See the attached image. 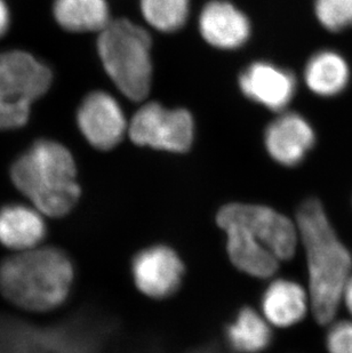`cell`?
<instances>
[{
    "mask_svg": "<svg viewBox=\"0 0 352 353\" xmlns=\"http://www.w3.org/2000/svg\"><path fill=\"white\" fill-rule=\"evenodd\" d=\"M297 225L308 260L310 304L317 321L326 325L335 316L351 276V254L333 230L318 200L301 205Z\"/></svg>",
    "mask_w": 352,
    "mask_h": 353,
    "instance_id": "obj_1",
    "label": "cell"
},
{
    "mask_svg": "<svg viewBox=\"0 0 352 353\" xmlns=\"http://www.w3.org/2000/svg\"><path fill=\"white\" fill-rule=\"evenodd\" d=\"M342 297L346 307H348V310L352 314V276H350L349 280L346 281V287H344V290H343Z\"/></svg>",
    "mask_w": 352,
    "mask_h": 353,
    "instance_id": "obj_23",
    "label": "cell"
},
{
    "mask_svg": "<svg viewBox=\"0 0 352 353\" xmlns=\"http://www.w3.org/2000/svg\"><path fill=\"white\" fill-rule=\"evenodd\" d=\"M198 353H208V352H205V351H204V352H198Z\"/></svg>",
    "mask_w": 352,
    "mask_h": 353,
    "instance_id": "obj_24",
    "label": "cell"
},
{
    "mask_svg": "<svg viewBox=\"0 0 352 353\" xmlns=\"http://www.w3.org/2000/svg\"><path fill=\"white\" fill-rule=\"evenodd\" d=\"M97 34V55L108 77L128 100H144L153 77L149 34L127 19H117Z\"/></svg>",
    "mask_w": 352,
    "mask_h": 353,
    "instance_id": "obj_4",
    "label": "cell"
},
{
    "mask_svg": "<svg viewBox=\"0 0 352 353\" xmlns=\"http://www.w3.org/2000/svg\"><path fill=\"white\" fill-rule=\"evenodd\" d=\"M216 220L228 236L230 259L240 271L257 278L276 272L280 260L244 224L228 217L217 216Z\"/></svg>",
    "mask_w": 352,
    "mask_h": 353,
    "instance_id": "obj_12",
    "label": "cell"
},
{
    "mask_svg": "<svg viewBox=\"0 0 352 353\" xmlns=\"http://www.w3.org/2000/svg\"><path fill=\"white\" fill-rule=\"evenodd\" d=\"M316 135L302 116L287 112L273 120L266 132V147L277 163L295 166L313 147Z\"/></svg>",
    "mask_w": 352,
    "mask_h": 353,
    "instance_id": "obj_11",
    "label": "cell"
},
{
    "mask_svg": "<svg viewBox=\"0 0 352 353\" xmlns=\"http://www.w3.org/2000/svg\"><path fill=\"white\" fill-rule=\"evenodd\" d=\"M190 0H141L146 22L162 32H174L189 17Z\"/></svg>",
    "mask_w": 352,
    "mask_h": 353,
    "instance_id": "obj_19",
    "label": "cell"
},
{
    "mask_svg": "<svg viewBox=\"0 0 352 353\" xmlns=\"http://www.w3.org/2000/svg\"><path fill=\"white\" fill-rule=\"evenodd\" d=\"M240 88L249 100L273 111H282L295 94V78L289 71L266 62H256L239 78Z\"/></svg>",
    "mask_w": 352,
    "mask_h": 353,
    "instance_id": "obj_10",
    "label": "cell"
},
{
    "mask_svg": "<svg viewBox=\"0 0 352 353\" xmlns=\"http://www.w3.org/2000/svg\"><path fill=\"white\" fill-rule=\"evenodd\" d=\"M52 83L53 71L35 54L19 48L0 52V132L26 126Z\"/></svg>",
    "mask_w": 352,
    "mask_h": 353,
    "instance_id": "obj_5",
    "label": "cell"
},
{
    "mask_svg": "<svg viewBox=\"0 0 352 353\" xmlns=\"http://www.w3.org/2000/svg\"><path fill=\"white\" fill-rule=\"evenodd\" d=\"M78 130L85 140L99 150H110L128 132L119 102L104 90H93L84 97L76 112Z\"/></svg>",
    "mask_w": 352,
    "mask_h": 353,
    "instance_id": "obj_7",
    "label": "cell"
},
{
    "mask_svg": "<svg viewBox=\"0 0 352 353\" xmlns=\"http://www.w3.org/2000/svg\"><path fill=\"white\" fill-rule=\"evenodd\" d=\"M315 12L327 30L338 32L352 27V0H316Z\"/></svg>",
    "mask_w": 352,
    "mask_h": 353,
    "instance_id": "obj_20",
    "label": "cell"
},
{
    "mask_svg": "<svg viewBox=\"0 0 352 353\" xmlns=\"http://www.w3.org/2000/svg\"><path fill=\"white\" fill-rule=\"evenodd\" d=\"M329 353H352V323L340 321L331 327L327 334Z\"/></svg>",
    "mask_w": 352,
    "mask_h": 353,
    "instance_id": "obj_21",
    "label": "cell"
},
{
    "mask_svg": "<svg viewBox=\"0 0 352 353\" xmlns=\"http://www.w3.org/2000/svg\"><path fill=\"white\" fill-rule=\"evenodd\" d=\"M45 234L46 225L37 210L22 205L0 210V241L8 248L21 252L32 250Z\"/></svg>",
    "mask_w": 352,
    "mask_h": 353,
    "instance_id": "obj_14",
    "label": "cell"
},
{
    "mask_svg": "<svg viewBox=\"0 0 352 353\" xmlns=\"http://www.w3.org/2000/svg\"><path fill=\"white\" fill-rule=\"evenodd\" d=\"M12 26V12L6 0H0V39H3Z\"/></svg>",
    "mask_w": 352,
    "mask_h": 353,
    "instance_id": "obj_22",
    "label": "cell"
},
{
    "mask_svg": "<svg viewBox=\"0 0 352 353\" xmlns=\"http://www.w3.org/2000/svg\"><path fill=\"white\" fill-rule=\"evenodd\" d=\"M10 174L17 189L48 216H63L79 199L76 163L57 141H36L14 161Z\"/></svg>",
    "mask_w": 352,
    "mask_h": 353,
    "instance_id": "obj_2",
    "label": "cell"
},
{
    "mask_svg": "<svg viewBox=\"0 0 352 353\" xmlns=\"http://www.w3.org/2000/svg\"><path fill=\"white\" fill-rule=\"evenodd\" d=\"M226 340L233 350L240 353L261 352L269 347L271 330L266 320L252 307H245L226 330Z\"/></svg>",
    "mask_w": 352,
    "mask_h": 353,
    "instance_id": "obj_18",
    "label": "cell"
},
{
    "mask_svg": "<svg viewBox=\"0 0 352 353\" xmlns=\"http://www.w3.org/2000/svg\"><path fill=\"white\" fill-rule=\"evenodd\" d=\"M134 143L159 150L184 152L193 140V120L184 109L168 110L158 103L143 105L128 125Z\"/></svg>",
    "mask_w": 352,
    "mask_h": 353,
    "instance_id": "obj_6",
    "label": "cell"
},
{
    "mask_svg": "<svg viewBox=\"0 0 352 353\" xmlns=\"http://www.w3.org/2000/svg\"><path fill=\"white\" fill-rule=\"evenodd\" d=\"M308 301L306 292L299 283L276 280L263 294V312L266 320L276 326H292L306 314Z\"/></svg>",
    "mask_w": 352,
    "mask_h": 353,
    "instance_id": "obj_16",
    "label": "cell"
},
{
    "mask_svg": "<svg viewBox=\"0 0 352 353\" xmlns=\"http://www.w3.org/2000/svg\"><path fill=\"white\" fill-rule=\"evenodd\" d=\"M73 268L53 247L32 248L7 259L0 267V290L7 300L30 311H48L67 299Z\"/></svg>",
    "mask_w": 352,
    "mask_h": 353,
    "instance_id": "obj_3",
    "label": "cell"
},
{
    "mask_svg": "<svg viewBox=\"0 0 352 353\" xmlns=\"http://www.w3.org/2000/svg\"><path fill=\"white\" fill-rule=\"evenodd\" d=\"M52 15L70 34L101 32L111 22L106 0H53Z\"/></svg>",
    "mask_w": 352,
    "mask_h": 353,
    "instance_id": "obj_15",
    "label": "cell"
},
{
    "mask_svg": "<svg viewBox=\"0 0 352 353\" xmlns=\"http://www.w3.org/2000/svg\"><path fill=\"white\" fill-rule=\"evenodd\" d=\"M304 78L313 93L319 97H334L349 83L350 68L342 55L333 50H322L310 59Z\"/></svg>",
    "mask_w": 352,
    "mask_h": 353,
    "instance_id": "obj_17",
    "label": "cell"
},
{
    "mask_svg": "<svg viewBox=\"0 0 352 353\" xmlns=\"http://www.w3.org/2000/svg\"><path fill=\"white\" fill-rule=\"evenodd\" d=\"M199 30L204 39L221 50L243 46L251 34V24L245 14L226 1H211L199 17Z\"/></svg>",
    "mask_w": 352,
    "mask_h": 353,
    "instance_id": "obj_13",
    "label": "cell"
},
{
    "mask_svg": "<svg viewBox=\"0 0 352 353\" xmlns=\"http://www.w3.org/2000/svg\"><path fill=\"white\" fill-rule=\"evenodd\" d=\"M134 281L137 288L153 299H165L175 293L182 280V261L170 247L157 245L134 257Z\"/></svg>",
    "mask_w": 352,
    "mask_h": 353,
    "instance_id": "obj_9",
    "label": "cell"
},
{
    "mask_svg": "<svg viewBox=\"0 0 352 353\" xmlns=\"http://www.w3.org/2000/svg\"><path fill=\"white\" fill-rule=\"evenodd\" d=\"M217 216L238 221L260 240L278 260H289L294 255L297 234L287 217L269 207L245 203H230L219 210Z\"/></svg>",
    "mask_w": 352,
    "mask_h": 353,
    "instance_id": "obj_8",
    "label": "cell"
}]
</instances>
